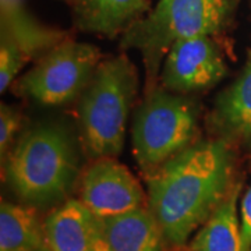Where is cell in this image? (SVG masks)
<instances>
[{"label":"cell","mask_w":251,"mask_h":251,"mask_svg":"<svg viewBox=\"0 0 251 251\" xmlns=\"http://www.w3.org/2000/svg\"><path fill=\"white\" fill-rule=\"evenodd\" d=\"M36 251H50V250H49V249L45 246V247H42V249H39V250H36Z\"/></svg>","instance_id":"20"},{"label":"cell","mask_w":251,"mask_h":251,"mask_svg":"<svg viewBox=\"0 0 251 251\" xmlns=\"http://www.w3.org/2000/svg\"><path fill=\"white\" fill-rule=\"evenodd\" d=\"M99 57L94 45L64 39L18 81V91L44 105L67 103L87 88Z\"/></svg>","instance_id":"6"},{"label":"cell","mask_w":251,"mask_h":251,"mask_svg":"<svg viewBox=\"0 0 251 251\" xmlns=\"http://www.w3.org/2000/svg\"><path fill=\"white\" fill-rule=\"evenodd\" d=\"M240 230L244 250L251 251V186L243 196L240 205Z\"/></svg>","instance_id":"18"},{"label":"cell","mask_w":251,"mask_h":251,"mask_svg":"<svg viewBox=\"0 0 251 251\" xmlns=\"http://www.w3.org/2000/svg\"><path fill=\"white\" fill-rule=\"evenodd\" d=\"M212 122L227 138H251V52L240 75L216 98Z\"/></svg>","instance_id":"12"},{"label":"cell","mask_w":251,"mask_h":251,"mask_svg":"<svg viewBox=\"0 0 251 251\" xmlns=\"http://www.w3.org/2000/svg\"><path fill=\"white\" fill-rule=\"evenodd\" d=\"M90 251H112L100 230H99V233L95 236L94 243H92V247H91Z\"/></svg>","instance_id":"19"},{"label":"cell","mask_w":251,"mask_h":251,"mask_svg":"<svg viewBox=\"0 0 251 251\" xmlns=\"http://www.w3.org/2000/svg\"><path fill=\"white\" fill-rule=\"evenodd\" d=\"M28 56L7 36L1 35L0 42V91L4 92L16 78Z\"/></svg>","instance_id":"16"},{"label":"cell","mask_w":251,"mask_h":251,"mask_svg":"<svg viewBox=\"0 0 251 251\" xmlns=\"http://www.w3.org/2000/svg\"><path fill=\"white\" fill-rule=\"evenodd\" d=\"M78 27L88 32L115 36L126 31L150 9L148 0H77Z\"/></svg>","instance_id":"13"},{"label":"cell","mask_w":251,"mask_h":251,"mask_svg":"<svg viewBox=\"0 0 251 251\" xmlns=\"http://www.w3.org/2000/svg\"><path fill=\"white\" fill-rule=\"evenodd\" d=\"M6 180L23 201L49 204L64 198L78 175L72 137L62 126L38 125L7 155Z\"/></svg>","instance_id":"2"},{"label":"cell","mask_w":251,"mask_h":251,"mask_svg":"<svg viewBox=\"0 0 251 251\" xmlns=\"http://www.w3.org/2000/svg\"><path fill=\"white\" fill-rule=\"evenodd\" d=\"M239 186H234L202 225L190 244V251H246L237 216Z\"/></svg>","instance_id":"14"},{"label":"cell","mask_w":251,"mask_h":251,"mask_svg":"<svg viewBox=\"0 0 251 251\" xmlns=\"http://www.w3.org/2000/svg\"><path fill=\"white\" fill-rule=\"evenodd\" d=\"M137 85L135 67L125 54L99 63L78 108L82 140L92 159L122 152Z\"/></svg>","instance_id":"3"},{"label":"cell","mask_w":251,"mask_h":251,"mask_svg":"<svg viewBox=\"0 0 251 251\" xmlns=\"http://www.w3.org/2000/svg\"><path fill=\"white\" fill-rule=\"evenodd\" d=\"M80 200L97 218H109L145 206L138 180L115 158H98L81 179Z\"/></svg>","instance_id":"7"},{"label":"cell","mask_w":251,"mask_h":251,"mask_svg":"<svg viewBox=\"0 0 251 251\" xmlns=\"http://www.w3.org/2000/svg\"><path fill=\"white\" fill-rule=\"evenodd\" d=\"M100 232L112 251H162L165 237L148 208L122 215L99 218Z\"/></svg>","instance_id":"10"},{"label":"cell","mask_w":251,"mask_h":251,"mask_svg":"<svg viewBox=\"0 0 251 251\" xmlns=\"http://www.w3.org/2000/svg\"><path fill=\"white\" fill-rule=\"evenodd\" d=\"M20 123H21V117L17 110L3 103L0 108V155L3 161H4V155L9 152L14 135L20 128Z\"/></svg>","instance_id":"17"},{"label":"cell","mask_w":251,"mask_h":251,"mask_svg":"<svg viewBox=\"0 0 251 251\" xmlns=\"http://www.w3.org/2000/svg\"><path fill=\"white\" fill-rule=\"evenodd\" d=\"M1 35L7 36L28 59L42 50H50L64 41V34L41 24L25 6V0H0Z\"/></svg>","instance_id":"11"},{"label":"cell","mask_w":251,"mask_h":251,"mask_svg":"<svg viewBox=\"0 0 251 251\" xmlns=\"http://www.w3.org/2000/svg\"><path fill=\"white\" fill-rule=\"evenodd\" d=\"M99 230V218L75 198L64 201L44 221L45 244L50 251H90Z\"/></svg>","instance_id":"9"},{"label":"cell","mask_w":251,"mask_h":251,"mask_svg":"<svg viewBox=\"0 0 251 251\" xmlns=\"http://www.w3.org/2000/svg\"><path fill=\"white\" fill-rule=\"evenodd\" d=\"M44 222L31 205L1 201L0 251H36L45 247Z\"/></svg>","instance_id":"15"},{"label":"cell","mask_w":251,"mask_h":251,"mask_svg":"<svg viewBox=\"0 0 251 251\" xmlns=\"http://www.w3.org/2000/svg\"><path fill=\"white\" fill-rule=\"evenodd\" d=\"M197 131V108L184 97L156 90L135 113L133 152L147 175L193 144Z\"/></svg>","instance_id":"5"},{"label":"cell","mask_w":251,"mask_h":251,"mask_svg":"<svg viewBox=\"0 0 251 251\" xmlns=\"http://www.w3.org/2000/svg\"><path fill=\"white\" fill-rule=\"evenodd\" d=\"M233 158L224 140L193 143L148 175L150 209L165 242L184 246L232 191Z\"/></svg>","instance_id":"1"},{"label":"cell","mask_w":251,"mask_h":251,"mask_svg":"<svg viewBox=\"0 0 251 251\" xmlns=\"http://www.w3.org/2000/svg\"><path fill=\"white\" fill-rule=\"evenodd\" d=\"M229 0H159L155 9L125 31L123 49L141 50L148 77H155L162 57L179 41L211 36L224 27Z\"/></svg>","instance_id":"4"},{"label":"cell","mask_w":251,"mask_h":251,"mask_svg":"<svg viewBox=\"0 0 251 251\" xmlns=\"http://www.w3.org/2000/svg\"><path fill=\"white\" fill-rule=\"evenodd\" d=\"M226 75L222 54L209 36L179 41L165 56L162 82L172 92L209 88Z\"/></svg>","instance_id":"8"}]
</instances>
